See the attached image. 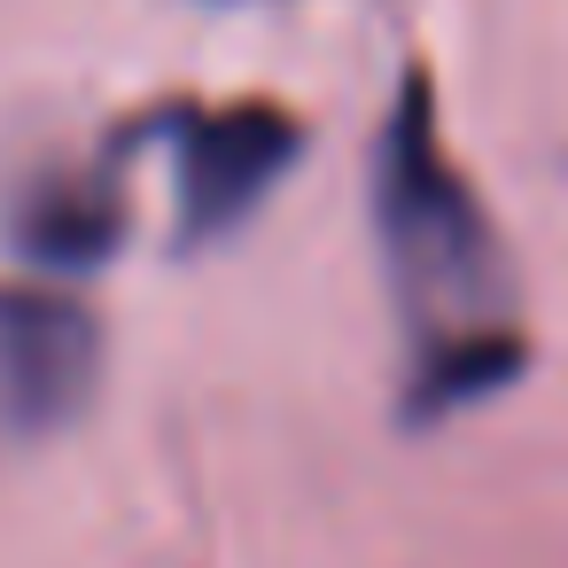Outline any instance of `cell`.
Segmentation results:
<instances>
[{"label":"cell","mask_w":568,"mask_h":568,"mask_svg":"<svg viewBox=\"0 0 568 568\" xmlns=\"http://www.w3.org/2000/svg\"><path fill=\"white\" fill-rule=\"evenodd\" d=\"M133 125L172 149V242L180 250L234 234L304 149L296 118L273 102H164Z\"/></svg>","instance_id":"cell-2"},{"label":"cell","mask_w":568,"mask_h":568,"mask_svg":"<svg viewBox=\"0 0 568 568\" xmlns=\"http://www.w3.org/2000/svg\"><path fill=\"white\" fill-rule=\"evenodd\" d=\"M366 203H374L389 304L405 327V420L413 428L452 420V413L498 397L506 382H521V366H529L521 288H514L506 242H498L475 180L459 172V156L444 141L428 71H405L382 110Z\"/></svg>","instance_id":"cell-1"},{"label":"cell","mask_w":568,"mask_h":568,"mask_svg":"<svg viewBox=\"0 0 568 568\" xmlns=\"http://www.w3.org/2000/svg\"><path fill=\"white\" fill-rule=\"evenodd\" d=\"M17 242L24 257L71 273V265H102L125 242V180H118V149L94 172H55L24 195L17 211Z\"/></svg>","instance_id":"cell-4"},{"label":"cell","mask_w":568,"mask_h":568,"mask_svg":"<svg viewBox=\"0 0 568 568\" xmlns=\"http://www.w3.org/2000/svg\"><path fill=\"white\" fill-rule=\"evenodd\" d=\"M102 389V320L63 288L0 281V459L63 436Z\"/></svg>","instance_id":"cell-3"}]
</instances>
